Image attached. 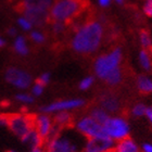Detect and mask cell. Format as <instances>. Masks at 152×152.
Masks as SVG:
<instances>
[{
    "label": "cell",
    "instance_id": "obj_1",
    "mask_svg": "<svg viewBox=\"0 0 152 152\" xmlns=\"http://www.w3.org/2000/svg\"><path fill=\"white\" fill-rule=\"evenodd\" d=\"M103 34L101 24L97 21H89L82 25L72 40V47L78 53H90L98 49Z\"/></svg>",
    "mask_w": 152,
    "mask_h": 152
},
{
    "label": "cell",
    "instance_id": "obj_2",
    "mask_svg": "<svg viewBox=\"0 0 152 152\" xmlns=\"http://www.w3.org/2000/svg\"><path fill=\"white\" fill-rule=\"evenodd\" d=\"M86 4V0H57L49 11L50 21L70 24L84 13Z\"/></svg>",
    "mask_w": 152,
    "mask_h": 152
},
{
    "label": "cell",
    "instance_id": "obj_3",
    "mask_svg": "<svg viewBox=\"0 0 152 152\" xmlns=\"http://www.w3.org/2000/svg\"><path fill=\"white\" fill-rule=\"evenodd\" d=\"M34 114H7V126L15 136L23 138L29 130L35 128Z\"/></svg>",
    "mask_w": 152,
    "mask_h": 152
},
{
    "label": "cell",
    "instance_id": "obj_4",
    "mask_svg": "<svg viewBox=\"0 0 152 152\" xmlns=\"http://www.w3.org/2000/svg\"><path fill=\"white\" fill-rule=\"evenodd\" d=\"M122 60V51L120 48L114 49L112 52L101 56L95 62V72L98 77L104 79L112 70L120 65Z\"/></svg>",
    "mask_w": 152,
    "mask_h": 152
},
{
    "label": "cell",
    "instance_id": "obj_5",
    "mask_svg": "<svg viewBox=\"0 0 152 152\" xmlns=\"http://www.w3.org/2000/svg\"><path fill=\"white\" fill-rule=\"evenodd\" d=\"M108 136L112 139H124L129 134V126L121 117H110L103 125Z\"/></svg>",
    "mask_w": 152,
    "mask_h": 152
},
{
    "label": "cell",
    "instance_id": "obj_6",
    "mask_svg": "<svg viewBox=\"0 0 152 152\" xmlns=\"http://www.w3.org/2000/svg\"><path fill=\"white\" fill-rule=\"evenodd\" d=\"M77 145L69 136L60 133L56 137L47 140V147L45 152H76Z\"/></svg>",
    "mask_w": 152,
    "mask_h": 152
},
{
    "label": "cell",
    "instance_id": "obj_7",
    "mask_svg": "<svg viewBox=\"0 0 152 152\" xmlns=\"http://www.w3.org/2000/svg\"><path fill=\"white\" fill-rule=\"evenodd\" d=\"M77 130L88 138L96 137H109L103 125L96 122L92 117H84L77 123Z\"/></svg>",
    "mask_w": 152,
    "mask_h": 152
},
{
    "label": "cell",
    "instance_id": "obj_8",
    "mask_svg": "<svg viewBox=\"0 0 152 152\" xmlns=\"http://www.w3.org/2000/svg\"><path fill=\"white\" fill-rule=\"evenodd\" d=\"M4 78L9 84L20 89L28 88L32 84V76L25 71L16 67H9L4 73Z\"/></svg>",
    "mask_w": 152,
    "mask_h": 152
},
{
    "label": "cell",
    "instance_id": "obj_9",
    "mask_svg": "<svg viewBox=\"0 0 152 152\" xmlns=\"http://www.w3.org/2000/svg\"><path fill=\"white\" fill-rule=\"evenodd\" d=\"M85 103L82 99H71V100H61V101L53 102L49 105L40 108V111L44 113H52V112H61L64 110H71L82 107Z\"/></svg>",
    "mask_w": 152,
    "mask_h": 152
},
{
    "label": "cell",
    "instance_id": "obj_10",
    "mask_svg": "<svg viewBox=\"0 0 152 152\" xmlns=\"http://www.w3.org/2000/svg\"><path fill=\"white\" fill-rule=\"evenodd\" d=\"M113 140L110 137L88 138L84 148V152H103L113 147Z\"/></svg>",
    "mask_w": 152,
    "mask_h": 152
},
{
    "label": "cell",
    "instance_id": "obj_11",
    "mask_svg": "<svg viewBox=\"0 0 152 152\" xmlns=\"http://www.w3.org/2000/svg\"><path fill=\"white\" fill-rule=\"evenodd\" d=\"M24 18L32 23V25L44 26L48 22H50V14L49 11L44 10H23L21 11Z\"/></svg>",
    "mask_w": 152,
    "mask_h": 152
},
{
    "label": "cell",
    "instance_id": "obj_12",
    "mask_svg": "<svg viewBox=\"0 0 152 152\" xmlns=\"http://www.w3.org/2000/svg\"><path fill=\"white\" fill-rule=\"evenodd\" d=\"M53 126V123L49 116L41 114V115H36L35 120V129L39 134V136L45 140V142L47 141L48 137L50 135L51 128Z\"/></svg>",
    "mask_w": 152,
    "mask_h": 152
},
{
    "label": "cell",
    "instance_id": "obj_13",
    "mask_svg": "<svg viewBox=\"0 0 152 152\" xmlns=\"http://www.w3.org/2000/svg\"><path fill=\"white\" fill-rule=\"evenodd\" d=\"M56 0H21L19 3V10H44L50 11L51 7Z\"/></svg>",
    "mask_w": 152,
    "mask_h": 152
},
{
    "label": "cell",
    "instance_id": "obj_14",
    "mask_svg": "<svg viewBox=\"0 0 152 152\" xmlns=\"http://www.w3.org/2000/svg\"><path fill=\"white\" fill-rule=\"evenodd\" d=\"M24 143H27L33 148H38V147H42V145L45 143V140L39 136V134L37 133V130L35 128H33L32 130H29L28 133L26 134L25 136L21 138Z\"/></svg>",
    "mask_w": 152,
    "mask_h": 152
},
{
    "label": "cell",
    "instance_id": "obj_15",
    "mask_svg": "<svg viewBox=\"0 0 152 152\" xmlns=\"http://www.w3.org/2000/svg\"><path fill=\"white\" fill-rule=\"evenodd\" d=\"M114 150L115 152H138V147L133 139L126 137L117 143V147Z\"/></svg>",
    "mask_w": 152,
    "mask_h": 152
},
{
    "label": "cell",
    "instance_id": "obj_16",
    "mask_svg": "<svg viewBox=\"0 0 152 152\" xmlns=\"http://www.w3.org/2000/svg\"><path fill=\"white\" fill-rule=\"evenodd\" d=\"M101 105L103 107V109L108 110V111L115 112L118 110L120 104H118V100L115 97L110 95H105L102 97L101 99Z\"/></svg>",
    "mask_w": 152,
    "mask_h": 152
},
{
    "label": "cell",
    "instance_id": "obj_17",
    "mask_svg": "<svg viewBox=\"0 0 152 152\" xmlns=\"http://www.w3.org/2000/svg\"><path fill=\"white\" fill-rule=\"evenodd\" d=\"M122 71L118 66L115 67L114 70H112L108 75L105 76L104 80L108 83L109 85H117V84H120L121 80H122Z\"/></svg>",
    "mask_w": 152,
    "mask_h": 152
},
{
    "label": "cell",
    "instance_id": "obj_18",
    "mask_svg": "<svg viewBox=\"0 0 152 152\" xmlns=\"http://www.w3.org/2000/svg\"><path fill=\"white\" fill-rule=\"evenodd\" d=\"M71 122H72V117L67 112L61 111L54 116V124L62 127V128H65L66 126H69Z\"/></svg>",
    "mask_w": 152,
    "mask_h": 152
},
{
    "label": "cell",
    "instance_id": "obj_19",
    "mask_svg": "<svg viewBox=\"0 0 152 152\" xmlns=\"http://www.w3.org/2000/svg\"><path fill=\"white\" fill-rule=\"evenodd\" d=\"M137 86H138V89L143 94L152 92V80L150 78H148V77H146V76L141 75L138 77Z\"/></svg>",
    "mask_w": 152,
    "mask_h": 152
},
{
    "label": "cell",
    "instance_id": "obj_20",
    "mask_svg": "<svg viewBox=\"0 0 152 152\" xmlns=\"http://www.w3.org/2000/svg\"><path fill=\"white\" fill-rule=\"evenodd\" d=\"M139 61L142 67L145 70L147 71H150L152 67V56L150 54V51L149 50H146V49H143V50L140 51L139 53Z\"/></svg>",
    "mask_w": 152,
    "mask_h": 152
},
{
    "label": "cell",
    "instance_id": "obj_21",
    "mask_svg": "<svg viewBox=\"0 0 152 152\" xmlns=\"http://www.w3.org/2000/svg\"><path fill=\"white\" fill-rule=\"evenodd\" d=\"M14 50L16 51V53L21 54V56H26L28 53V47L26 45L25 38L23 36L16 37L15 41H14Z\"/></svg>",
    "mask_w": 152,
    "mask_h": 152
},
{
    "label": "cell",
    "instance_id": "obj_22",
    "mask_svg": "<svg viewBox=\"0 0 152 152\" xmlns=\"http://www.w3.org/2000/svg\"><path fill=\"white\" fill-rule=\"evenodd\" d=\"M90 117H92L96 122H98L101 125H104L105 122L110 118L109 114L103 110V109H94L90 113Z\"/></svg>",
    "mask_w": 152,
    "mask_h": 152
},
{
    "label": "cell",
    "instance_id": "obj_23",
    "mask_svg": "<svg viewBox=\"0 0 152 152\" xmlns=\"http://www.w3.org/2000/svg\"><path fill=\"white\" fill-rule=\"evenodd\" d=\"M140 42L146 50L152 49V38L148 31H141L140 32Z\"/></svg>",
    "mask_w": 152,
    "mask_h": 152
},
{
    "label": "cell",
    "instance_id": "obj_24",
    "mask_svg": "<svg viewBox=\"0 0 152 152\" xmlns=\"http://www.w3.org/2000/svg\"><path fill=\"white\" fill-rule=\"evenodd\" d=\"M15 99L23 103H33L34 102V97L28 94H19L15 96Z\"/></svg>",
    "mask_w": 152,
    "mask_h": 152
},
{
    "label": "cell",
    "instance_id": "obj_25",
    "mask_svg": "<svg viewBox=\"0 0 152 152\" xmlns=\"http://www.w3.org/2000/svg\"><path fill=\"white\" fill-rule=\"evenodd\" d=\"M146 110H147V107L146 105L141 104V103H138L136 104L135 107L133 108V114L135 116H142L146 114Z\"/></svg>",
    "mask_w": 152,
    "mask_h": 152
},
{
    "label": "cell",
    "instance_id": "obj_26",
    "mask_svg": "<svg viewBox=\"0 0 152 152\" xmlns=\"http://www.w3.org/2000/svg\"><path fill=\"white\" fill-rule=\"evenodd\" d=\"M18 24H19L24 31H31V29H32V26H33L32 23L29 22L26 18H24V16H22V18H20V19L18 20Z\"/></svg>",
    "mask_w": 152,
    "mask_h": 152
},
{
    "label": "cell",
    "instance_id": "obj_27",
    "mask_svg": "<svg viewBox=\"0 0 152 152\" xmlns=\"http://www.w3.org/2000/svg\"><path fill=\"white\" fill-rule=\"evenodd\" d=\"M31 38H32L35 42H37V44H42L45 41L44 34L40 32H38V31H33V32L31 33Z\"/></svg>",
    "mask_w": 152,
    "mask_h": 152
},
{
    "label": "cell",
    "instance_id": "obj_28",
    "mask_svg": "<svg viewBox=\"0 0 152 152\" xmlns=\"http://www.w3.org/2000/svg\"><path fill=\"white\" fill-rule=\"evenodd\" d=\"M92 83H94V77H91V76L86 77V78H84L82 82H80V84H79V88L82 89V90L88 89L89 87L92 85Z\"/></svg>",
    "mask_w": 152,
    "mask_h": 152
},
{
    "label": "cell",
    "instance_id": "obj_29",
    "mask_svg": "<svg viewBox=\"0 0 152 152\" xmlns=\"http://www.w3.org/2000/svg\"><path fill=\"white\" fill-rule=\"evenodd\" d=\"M65 28V24L62 22H57V21H53L52 22V31L56 34H60L62 33Z\"/></svg>",
    "mask_w": 152,
    "mask_h": 152
},
{
    "label": "cell",
    "instance_id": "obj_30",
    "mask_svg": "<svg viewBox=\"0 0 152 152\" xmlns=\"http://www.w3.org/2000/svg\"><path fill=\"white\" fill-rule=\"evenodd\" d=\"M49 80H50V74H49V73H44L42 75H40L39 77H38L37 80H36V83H38V84H40V85L45 86V85H47L48 83H49Z\"/></svg>",
    "mask_w": 152,
    "mask_h": 152
},
{
    "label": "cell",
    "instance_id": "obj_31",
    "mask_svg": "<svg viewBox=\"0 0 152 152\" xmlns=\"http://www.w3.org/2000/svg\"><path fill=\"white\" fill-rule=\"evenodd\" d=\"M143 12L146 13V15L152 16V0H146L143 6Z\"/></svg>",
    "mask_w": 152,
    "mask_h": 152
},
{
    "label": "cell",
    "instance_id": "obj_32",
    "mask_svg": "<svg viewBox=\"0 0 152 152\" xmlns=\"http://www.w3.org/2000/svg\"><path fill=\"white\" fill-rule=\"evenodd\" d=\"M44 87L45 86L40 85V84H38V83H35V85L33 87V94L35 96H40L44 91Z\"/></svg>",
    "mask_w": 152,
    "mask_h": 152
},
{
    "label": "cell",
    "instance_id": "obj_33",
    "mask_svg": "<svg viewBox=\"0 0 152 152\" xmlns=\"http://www.w3.org/2000/svg\"><path fill=\"white\" fill-rule=\"evenodd\" d=\"M0 126H7V114H0Z\"/></svg>",
    "mask_w": 152,
    "mask_h": 152
},
{
    "label": "cell",
    "instance_id": "obj_34",
    "mask_svg": "<svg viewBox=\"0 0 152 152\" xmlns=\"http://www.w3.org/2000/svg\"><path fill=\"white\" fill-rule=\"evenodd\" d=\"M143 152H152V145L150 143H145L142 146Z\"/></svg>",
    "mask_w": 152,
    "mask_h": 152
},
{
    "label": "cell",
    "instance_id": "obj_35",
    "mask_svg": "<svg viewBox=\"0 0 152 152\" xmlns=\"http://www.w3.org/2000/svg\"><path fill=\"white\" fill-rule=\"evenodd\" d=\"M146 115L149 118V121L152 123V108H147L146 110Z\"/></svg>",
    "mask_w": 152,
    "mask_h": 152
},
{
    "label": "cell",
    "instance_id": "obj_36",
    "mask_svg": "<svg viewBox=\"0 0 152 152\" xmlns=\"http://www.w3.org/2000/svg\"><path fill=\"white\" fill-rule=\"evenodd\" d=\"M110 1L111 0H99V3H100V6L102 7H108L110 4Z\"/></svg>",
    "mask_w": 152,
    "mask_h": 152
},
{
    "label": "cell",
    "instance_id": "obj_37",
    "mask_svg": "<svg viewBox=\"0 0 152 152\" xmlns=\"http://www.w3.org/2000/svg\"><path fill=\"white\" fill-rule=\"evenodd\" d=\"M8 34L10 36H15L16 35V29L14 27H11V28L8 29Z\"/></svg>",
    "mask_w": 152,
    "mask_h": 152
},
{
    "label": "cell",
    "instance_id": "obj_38",
    "mask_svg": "<svg viewBox=\"0 0 152 152\" xmlns=\"http://www.w3.org/2000/svg\"><path fill=\"white\" fill-rule=\"evenodd\" d=\"M31 152H45V151L42 149V147H38V148H33Z\"/></svg>",
    "mask_w": 152,
    "mask_h": 152
},
{
    "label": "cell",
    "instance_id": "obj_39",
    "mask_svg": "<svg viewBox=\"0 0 152 152\" xmlns=\"http://www.w3.org/2000/svg\"><path fill=\"white\" fill-rule=\"evenodd\" d=\"M4 45H6V41H4V40H3V39H2V38L0 37V48L3 47Z\"/></svg>",
    "mask_w": 152,
    "mask_h": 152
},
{
    "label": "cell",
    "instance_id": "obj_40",
    "mask_svg": "<svg viewBox=\"0 0 152 152\" xmlns=\"http://www.w3.org/2000/svg\"><path fill=\"white\" fill-rule=\"evenodd\" d=\"M103 152H115V150L111 148V149H109V150H107V151H103Z\"/></svg>",
    "mask_w": 152,
    "mask_h": 152
},
{
    "label": "cell",
    "instance_id": "obj_41",
    "mask_svg": "<svg viewBox=\"0 0 152 152\" xmlns=\"http://www.w3.org/2000/svg\"><path fill=\"white\" fill-rule=\"evenodd\" d=\"M117 2H123V0H116Z\"/></svg>",
    "mask_w": 152,
    "mask_h": 152
},
{
    "label": "cell",
    "instance_id": "obj_42",
    "mask_svg": "<svg viewBox=\"0 0 152 152\" xmlns=\"http://www.w3.org/2000/svg\"><path fill=\"white\" fill-rule=\"evenodd\" d=\"M8 152H15V151H13V150H10V151H8Z\"/></svg>",
    "mask_w": 152,
    "mask_h": 152
},
{
    "label": "cell",
    "instance_id": "obj_43",
    "mask_svg": "<svg viewBox=\"0 0 152 152\" xmlns=\"http://www.w3.org/2000/svg\"><path fill=\"white\" fill-rule=\"evenodd\" d=\"M149 51H151V56H152V49H151V50H149Z\"/></svg>",
    "mask_w": 152,
    "mask_h": 152
}]
</instances>
